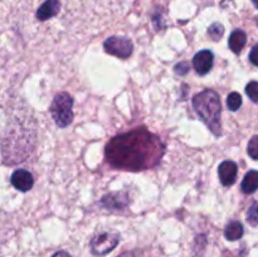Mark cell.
I'll return each mask as SVG.
<instances>
[{
    "instance_id": "obj_1",
    "label": "cell",
    "mask_w": 258,
    "mask_h": 257,
    "mask_svg": "<svg viewBox=\"0 0 258 257\" xmlns=\"http://www.w3.org/2000/svg\"><path fill=\"white\" fill-rule=\"evenodd\" d=\"M106 159L113 168L145 170L160 161L164 145L158 136L145 128L113 138L106 146Z\"/></svg>"
},
{
    "instance_id": "obj_2",
    "label": "cell",
    "mask_w": 258,
    "mask_h": 257,
    "mask_svg": "<svg viewBox=\"0 0 258 257\" xmlns=\"http://www.w3.org/2000/svg\"><path fill=\"white\" fill-rule=\"evenodd\" d=\"M193 107L197 115L211 128L212 133L216 136L221 135L222 105L218 93L213 90L202 91L194 96Z\"/></svg>"
},
{
    "instance_id": "obj_3",
    "label": "cell",
    "mask_w": 258,
    "mask_h": 257,
    "mask_svg": "<svg viewBox=\"0 0 258 257\" xmlns=\"http://www.w3.org/2000/svg\"><path fill=\"white\" fill-rule=\"evenodd\" d=\"M73 98L67 92L58 93L50 105V115L59 127H66L73 120Z\"/></svg>"
},
{
    "instance_id": "obj_4",
    "label": "cell",
    "mask_w": 258,
    "mask_h": 257,
    "mask_svg": "<svg viewBox=\"0 0 258 257\" xmlns=\"http://www.w3.org/2000/svg\"><path fill=\"white\" fill-rule=\"evenodd\" d=\"M103 47L108 54L116 55L118 58H128L134 50L133 42L125 37H110Z\"/></svg>"
},
{
    "instance_id": "obj_5",
    "label": "cell",
    "mask_w": 258,
    "mask_h": 257,
    "mask_svg": "<svg viewBox=\"0 0 258 257\" xmlns=\"http://www.w3.org/2000/svg\"><path fill=\"white\" fill-rule=\"evenodd\" d=\"M118 241H120V237L116 233H110V232L100 233L93 237V239L91 241V249H92L93 254L103 256L112 251L117 246Z\"/></svg>"
},
{
    "instance_id": "obj_6",
    "label": "cell",
    "mask_w": 258,
    "mask_h": 257,
    "mask_svg": "<svg viewBox=\"0 0 258 257\" xmlns=\"http://www.w3.org/2000/svg\"><path fill=\"white\" fill-rule=\"evenodd\" d=\"M214 55L211 50H201L193 58V67L198 75L204 76L213 67Z\"/></svg>"
},
{
    "instance_id": "obj_7",
    "label": "cell",
    "mask_w": 258,
    "mask_h": 257,
    "mask_svg": "<svg viewBox=\"0 0 258 257\" xmlns=\"http://www.w3.org/2000/svg\"><path fill=\"white\" fill-rule=\"evenodd\" d=\"M12 184L19 191H28L33 188L34 179L33 175L25 169H18L12 175Z\"/></svg>"
},
{
    "instance_id": "obj_8",
    "label": "cell",
    "mask_w": 258,
    "mask_h": 257,
    "mask_svg": "<svg viewBox=\"0 0 258 257\" xmlns=\"http://www.w3.org/2000/svg\"><path fill=\"white\" fill-rule=\"evenodd\" d=\"M237 164L234 161L226 160L219 165L218 168V175L221 179V183L223 185L229 186L236 181L237 178Z\"/></svg>"
},
{
    "instance_id": "obj_9",
    "label": "cell",
    "mask_w": 258,
    "mask_h": 257,
    "mask_svg": "<svg viewBox=\"0 0 258 257\" xmlns=\"http://www.w3.org/2000/svg\"><path fill=\"white\" fill-rule=\"evenodd\" d=\"M60 9V0H45L37 10V18L42 22L50 19L58 14Z\"/></svg>"
},
{
    "instance_id": "obj_10",
    "label": "cell",
    "mask_w": 258,
    "mask_h": 257,
    "mask_svg": "<svg viewBox=\"0 0 258 257\" xmlns=\"http://www.w3.org/2000/svg\"><path fill=\"white\" fill-rule=\"evenodd\" d=\"M102 204L106 208L121 209L127 206V197L125 193H112L105 196L102 199Z\"/></svg>"
},
{
    "instance_id": "obj_11",
    "label": "cell",
    "mask_w": 258,
    "mask_h": 257,
    "mask_svg": "<svg viewBox=\"0 0 258 257\" xmlns=\"http://www.w3.org/2000/svg\"><path fill=\"white\" fill-rule=\"evenodd\" d=\"M247 42V37H246V33L243 30H234L233 33L231 34L228 40V45L231 48L232 52L234 53H239L243 47L246 45Z\"/></svg>"
},
{
    "instance_id": "obj_12",
    "label": "cell",
    "mask_w": 258,
    "mask_h": 257,
    "mask_svg": "<svg viewBox=\"0 0 258 257\" xmlns=\"http://www.w3.org/2000/svg\"><path fill=\"white\" fill-rule=\"evenodd\" d=\"M242 190L246 194L254 193L258 189V171L251 170L244 175L242 180Z\"/></svg>"
},
{
    "instance_id": "obj_13",
    "label": "cell",
    "mask_w": 258,
    "mask_h": 257,
    "mask_svg": "<svg viewBox=\"0 0 258 257\" xmlns=\"http://www.w3.org/2000/svg\"><path fill=\"white\" fill-rule=\"evenodd\" d=\"M224 236L228 241H237L243 236V226L241 222L233 221L229 224H227L226 231H224Z\"/></svg>"
},
{
    "instance_id": "obj_14",
    "label": "cell",
    "mask_w": 258,
    "mask_h": 257,
    "mask_svg": "<svg viewBox=\"0 0 258 257\" xmlns=\"http://www.w3.org/2000/svg\"><path fill=\"white\" fill-rule=\"evenodd\" d=\"M242 105V97L238 92L229 93L227 97V107L231 111H237Z\"/></svg>"
},
{
    "instance_id": "obj_15",
    "label": "cell",
    "mask_w": 258,
    "mask_h": 257,
    "mask_svg": "<svg viewBox=\"0 0 258 257\" xmlns=\"http://www.w3.org/2000/svg\"><path fill=\"white\" fill-rule=\"evenodd\" d=\"M247 221L251 226H258V202H254L247 212Z\"/></svg>"
},
{
    "instance_id": "obj_16",
    "label": "cell",
    "mask_w": 258,
    "mask_h": 257,
    "mask_svg": "<svg viewBox=\"0 0 258 257\" xmlns=\"http://www.w3.org/2000/svg\"><path fill=\"white\" fill-rule=\"evenodd\" d=\"M224 33L223 25L219 24V23H214V24L211 25V28L208 29V34L211 35V38L213 40H219L222 38Z\"/></svg>"
},
{
    "instance_id": "obj_17",
    "label": "cell",
    "mask_w": 258,
    "mask_h": 257,
    "mask_svg": "<svg viewBox=\"0 0 258 257\" xmlns=\"http://www.w3.org/2000/svg\"><path fill=\"white\" fill-rule=\"evenodd\" d=\"M246 93L253 102H258V82L252 81L246 86Z\"/></svg>"
},
{
    "instance_id": "obj_18",
    "label": "cell",
    "mask_w": 258,
    "mask_h": 257,
    "mask_svg": "<svg viewBox=\"0 0 258 257\" xmlns=\"http://www.w3.org/2000/svg\"><path fill=\"white\" fill-rule=\"evenodd\" d=\"M248 155L254 160H258V136H253L248 143Z\"/></svg>"
},
{
    "instance_id": "obj_19",
    "label": "cell",
    "mask_w": 258,
    "mask_h": 257,
    "mask_svg": "<svg viewBox=\"0 0 258 257\" xmlns=\"http://www.w3.org/2000/svg\"><path fill=\"white\" fill-rule=\"evenodd\" d=\"M188 71H189L188 63L181 62V63H179V65L175 66V73H176V75L184 76V75H186V73H188Z\"/></svg>"
},
{
    "instance_id": "obj_20",
    "label": "cell",
    "mask_w": 258,
    "mask_h": 257,
    "mask_svg": "<svg viewBox=\"0 0 258 257\" xmlns=\"http://www.w3.org/2000/svg\"><path fill=\"white\" fill-rule=\"evenodd\" d=\"M249 60L258 67V44H256L252 48L251 53H249Z\"/></svg>"
},
{
    "instance_id": "obj_21",
    "label": "cell",
    "mask_w": 258,
    "mask_h": 257,
    "mask_svg": "<svg viewBox=\"0 0 258 257\" xmlns=\"http://www.w3.org/2000/svg\"><path fill=\"white\" fill-rule=\"evenodd\" d=\"M121 257H143V252L133 251V252H128V253H123Z\"/></svg>"
},
{
    "instance_id": "obj_22",
    "label": "cell",
    "mask_w": 258,
    "mask_h": 257,
    "mask_svg": "<svg viewBox=\"0 0 258 257\" xmlns=\"http://www.w3.org/2000/svg\"><path fill=\"white\" fill-rule=\"evenodd\" d=\"M52 257H71V256H70V254L67 253V252H64V251H59V252H57V253L53 254Z\"/></svg>"
},
{
    "instance_id": "obj_23",
    "label": "cell",
    "mask_w": 258,
    "mask_h": 257,
    "mask_svg": "<svg viewBox=\"0 0 258 257\" xmlns=\"http://www.w3.org/2000/svg\"><path fill=\"white\" fill-rule=\"evenodd\" d=\"M252 2H253L254 7H256V8H257V9H258V0H252Z\"/></svg>"
}]
</instances>
